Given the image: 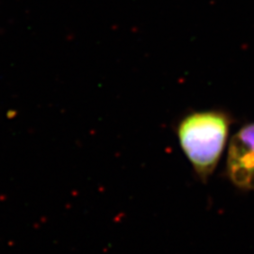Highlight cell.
<instances>
[{
    "mask_svg": "<svg viewBox=\"0 0 254 254\" xmlns=\"http://www.w3.org/2000/svg\"><path fill=\"white\" fill-rule=\"evenodd\" d=\"M230 119L219 111H200L185 117L177 133L180 145L200 180L214 173L227 141Z\"/></svg>",
    "mask_w": 254,
    "mask_h": 254,
    "instance_id": "6da1fadb",
    "label": "cell"
},
{
    "mask_svg": "<svg viewBox=\"0 0 254 254\" xmlns=\"http://www.w3.org/2000/svg\"><path fill=\"white\" fill-rule=\"evenodd\" d=\"M227 174L238 189L254 190V123L233 136L228 150Z\"/></svg>",
    "mask_w": 254,
    "mask_h": 254,
    "instance_id": "7a4b0ae2",
    "label": "cell"
}]
</instances>
